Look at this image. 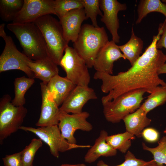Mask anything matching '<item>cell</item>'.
<instances>
[{"label":"cell","instance_id":"cell-1","mask_svg":"<svg viewBox=\"0 0 166 166\" xmlns=\"http://www.w3.org/2000/svg\"><path fill=\"white\" fill-rule=\"evenodd\" d=\"M158 37L154 36L144 52L127 71L113 75L96 71L93 78L101 81V89L105 93L102 105L126 93L144 89L150 93L157 86L166 85L157 73L166 61L165 55L158 49L156 44Z\"/></svg>","mask_w":166,"mask_h":166},{"label":"cell","instance_id":"cell-2","mask_svg":"<svg viewBox=\"0 0 166 166\" xmlns=\"http://www.w3.org/2000/svg\"><path fill=\"white\" fill-rule=\"evenodd\" d=\"M6 27L14 34L23 53L30 59L36 61L49 57L45 39L34 22H12L8 24Z\"/></svg>","mask_w":166,"mask_h":166},{"label":"cell","instance_id":"cell-3","mask_svg":"<svg viewBox=\"0 0 166 166\" xmlns=\"http://www.w3.org/2000/svg\"><path fill=\"white\" fill-rule=\"evenodd\" d=\"M109 41L103 27H96L85 24L82 26L78 37L73 43V48L88 68H91L97 55Z\"/></svg>","mask_w":166,"mask_h":166},{"label":"cell","instance_id":"cell-4","mask_svg":"<svg viewBox=\"0 0 166 166\" xmlns=\"http://www.w3.org/2000/svg\"><path fill=\"white\" fill-rule=\"evenodd\" d=\"M34 22L38 27L46 42L49 57L58 65L68 45L64 36L62 26L50 14L42 16Z\"/></svg>","mask_w":166,"mask_h":166},{"label":"cell","instance_id":"cell-5","mask_svg":"<svg viewBox=\"0 0 166 166\" xmlns=\"http://www.w3.org/2000/svg\"><path fill=\"white\" fill-rule=\"evenodd\" d=\"M146 93L144 89L132 91L103 105V113L106 120L113 123L120 122L140 106Z\"/></svg>","mask_w":166,"mask_h":166},{"label":"cell","instance_id":"cell-6","mask_svg":"<svg viewBox=\"0 0 166 166\" xmlns=\"http://www.w3.org/2000/svg\"><path fill=\"white\" fill-rule=\"evenodd\" d=\"M5 26L4 23L0 25V36L4 40L5 43L0 56V73L18 69L23 72L28 77L34 79V74L27 64L31 59L18 49L11 37L6 34Z\"/></svg>","mask_w":166,"mask_h":166},{"label":"cell","instance_id":"cell-7","mask_svg":"<svg viewBox=\"0 0 166 166\" xmlns=\"http://www.w3.org/2000/svg\"><path fill=\"white\" fill-rule=\"evenodd\" d=\"M10 96L4 95L0 101V143L16 132L21 126L27 113L24 106H16Z\"/></svg>","mask_w":166,"mask_h":166},{"label":"cell","instance_id":"cell-8","mask_svg":"<svg viewBox=\"0 0 166 166\" xmlns=\"http://www.w3.org/2000/svg\"><path fill=\"white\" fill-rule=\"evenodd\" d=\"M19 129L30 132L36 135L49 146L51 154L57 158L59 157L60 152H64L74 148L91 147L89 145H78L69 143L62 136L57 125L37 128L22 126Z\"/></svg>","mask_w":166,"mask_h":166},{"label":"cell","instance_id":"cell-9","mask_svg":"<svg viewBox=\"0 0 166 166\" xmlns=\"http://www.w3.org/2000/svg\"><path fill=\"white\" fill-rule=\"evenodd\" d=\"M64 52L59 65L65 72L66 77L76 85L88 86L90 77L84 60L73 48L68 45Z\"/></svg>","mask_w":166,"mask_h":166},{"label":"cell","instance_id":"cell-10","mask_svg":"<svg viewBox=\"0 0 166 166\" xmlns=\"http://www.w3.org/2000/svg\"><path fill=\"white\" fill-rule=\"evenodd\" d=\"M89 115L86 111L70 114L60 111L58 126L63 138L70 144H76L74 136L76 131L89 132L93 129L92 124L87 120Z\"/></svg>","mask_w":166,"mask_h":166},{"label":"cell","instance_id":"cell-11","mask_svg":"<svg viewBox=\"0 0 166 166\" xmlns=\"http://www.w3.org/2000/svg\"><path fill=\"white\" fill-rule=\"evenodd\" d=\"M55 0H24L23 7L12 22L23 23L34 22L43 16L57 15Z\"/></svg>","mask_w":166,"mask_h":166},{"label":"cell","instance_id":"cell-12","mask_svg":"<svg viewBox=\"0 0 166 166\" xmlns=\"http://www.w3.org/2000/svg\"><path fill=\"white\" fill-rule=\"evenodd\" d=\"M100 7L103 13L101 22L111 34L112 40L116 43H119L120 37L118 31L120 24L118 14L119 11L127 9L126 5L117 0H100Z\"/></svg>","mask_w":166,"mask_h":166},{"label":"cell","instance_id":"cell-13","mask_svg":"<svg viewBox=\"0 0 166 166\" xmlns=\"http://www.w3.org/2000/svg\"><path fill=\"white\" fill-rule=\"evenodd\" d=\"M97 98L93 89L88 86L76 85L61 105L60 110L68 113H80L88 101Z\"/></svg>","mask_w":166,"mask_h":166},{"label":"cell","instance_id":"cell-14","mask_svg":"<svg viewBox=\"0 0 166 166\" xmlns=\"http://www.w3.org/2000/svg\"><path fill=\"white\" fill-rule=\"evenodd\" d=\"M47 84L40 83L42 103L39 118L36 125L39 127L58 125L60 112L59 108L48 90Z\"/></svg>","mask_w":166,"mask_h":166},{"label":"cell","instance_id":"cell-15","mask_svg":"<svg viewBox=\"0 0 166 166\" xmlns=\"http://www.w3.org/2000/svg\"><path fill=\"white\" fill-rule=\"evenodd\" d=\"M124 57L113 40L109 41L100 50L96 57L93 66L96 71L113 75L114 62Z\"/></svg>","mask_w":166,"mask_h":166},{"label":"cell","instance_id":"cell-16","mask_svg":"<svg viewBox=\"0 0 166 166\" xmlns=\"http://www.w3.org/2000/svg\"><path fill=\"white\" fill-rule=\"evenodd\" d=\"M59 18L66 42L68 44L70 41L74 43L78 37L82 23L87 20L84 9L72 10Z\"/></svg>","mask_w":166,"mask_h":166},{"label":"cell","instance_id":"cell-17","mask_svg":"<svg viewBox=\"0 0 166 166\" xmlns=\"http://www.w3.org/2000/svg\"><path fill=\"white\" fill-rule=\"evenodd\" d=\"M27 64L34 73L35 78L39 79L46 84L59 73L58 65L49 57L36 61L30 60Z\"/></svg>","mask_w":166,"mask_h":166},{"label":"cell","instance_id":"cell-18","mask_svg":"<svg viewBox=\"0 0 166 166\" xmlns=\"http://www.w3.org/2000/svg\"><path fill=\"white\" fill-rule=\"evenodd\" d=\"M46 86L54 101L59 106L76 85L66 77H62L58 74L54 77Z\"/></svg>","mask_w":166,"mask_h":166},{"label":"cell","instance_id":"cell-19","mask_svg":"<svg viewBox=\"0 0 166 166\" xmlns=\"http://www.w3.org/2000/svg\"><path fill=\"white\" fill-rule=\"evenodd\" d=\"M108 132L105 130H101L98 137L96 140L93 145L90 147L84 157L85 161L90 164L94 162L101 156L111 157L115 156L117 150L106 140L108 136Z\"/></svg>","mask_w":166,"mask_h":166},{"label":"cell","instance_id":"cell-20","mask_svg":"<svg viewBox=\"0 0 166 166\" xmlns=\"http://www.w3.org/2000/svg\"><path fill=\"white\" fill-rule=\"evenodd\" d=\"M147 113L140 106L135 112L126 116L123 120L126 131L138 137H141L142 131L152 121L147 117Z\"/></svg>","mask_w":166,"mask_h":166},{"label":"cell","instance_id":"cell-21","mask_svg":"<svg viewBox=\"0 0 166 166\" xmlns=\"http://www.w3.org/2000/svg\"><path fill=\"white\" fill-rule=\"evenodd\" d=\"M118 46L125 60L128 59L132 66L140 56L143 49V42L135 34L132 27L129 40L125 44Z\"/></svg>","mask_w":166,"mask_h":166},{"label":"cell","instance_id":"cell-22","mask_svg":"<svg viewBox=\"0 0 166 166\" xmlns=\"http://www.w3.org/2000/svg\"><path fill=\"white\" fill-rule=\"evenodd\" d=\"M138 18L136 24H139L149 13L157 12L163 14L166 17V3L160 0H141L137 7Z\"/></svg>","mask_w":166,"mask_h":166},{"label":"cell","instance_id":"cell-23","mask_svg":"<svg viewBox=\"0 0 166 166\" xmlns=\"http://www.w3.org/2000/svg\"><path fill=\"white\" fill-rule=\"evenodd\" d=\"M34 78L25 76L17 77L14 81L15 97L12 100L13 104L16 106H22L26 103L25 94L34 84Z\"/></svg>","mask_w":166,"mask_h":166},{"label":"cell","instance_id":"cell-24","mask_svg":"<svg viewBox=\"0 0 166 166\" xmlns=\"http://www.w3.org/2000/svg\"><path fill=\"white\" fill-rule=\"evenodd\" d=\"M24 0H0V16L4 21H13L22 9Z\"/></svg>","mask_w":166,"mask_h":166},{"label":"cell","instance_id":"cell-25","mask_svg":"<svg viewBox=\"0 0 166 166\" xmlns=\"http://www.w3.org/2000/svg\"><path fill=\"white\" fill-rule=\"evenodd\" d=\"M166 102V85L156 87L141 106L147 113Z\"/></svg>","mask_w":166,"mask_h":166},{"label":"cell","instance_id":"cell-26","mask_svg":"<svg viewBox=\"0 0 166 166\" xmlns=\"http://www.w3.org/2000/svg\"><path fill=\"white\" fill-rule=\"evenodd\" d=\"M134 138V136L126 131L123 133L108 136L106 140L114 149L125 153L131 146V140Z\"/></svg>","mask_w":166,"mask_h":166},{"label":"cell","instance_id":"cell-27","mask_svg":"<svg viewBox=\"0 0 166 166\" xmlns=\"http://www.w3.org/2000/svg\"><path fill=\"white\" fill-rule=\"evenodd\" d=\"M143 149L150 152L153 160L158 166L166 165V136H164L158 142V145L155 148H150L142 143Z\"/></svg>","mask_w":166,"mask_h":166},{"label":"cell","instance_id":"cell-28","mask_svg":"<svg viewBox=\"0 0 166 166\" xmlns=\"http://www.w3.org/2000/svg\"><path fill=\"white\" fill-rule=\"evenodd\" d=\"M42 146V141L39 138H33L31 140L30 144L21 151L23 166H33L36 153Z\"/></svg>","mask_w":166,"mask_h":166},{"label":"cell","instance_id":"cell-29","mask_svg":"<svg viewBox=\"0 0 166 166\" xmlns=\"http://www.w3.org/2000/svg\"><path fill=\"white\" fill-rule=\"evenodd\" d=\"M81 1L86 19L90 18L92 25L96 27H99L97 17L98 15L102 17L103 14L100 7V0H81Z\"/></svg>","mask_w":166,"mask_h":166},{"label":"cell","instance_id":"cell-30","mask_svg":"<svg viewBox=\"0 0 166 166\" xmlns=\"http://www.w3.org/2000/svg\"><path fill=\"white\" fill-rule=\"evenodd\" d=\"M83 8L81 0H55V11L59 18L72 10Z\"/></svg>","mask_w":166,"mask_h":166},{"label":"cell","instance_id":"cell-31","mask_svg":"<svg viewBox=\"0 0 166 166\" xmlns=\"http://www.w3.org/2000/svg\"><path fill=\"white\" fill-rule=\"evenodd\" d=\"M124 161L121 164L115 166L109 165L102 160H99L97 166H149L155 161L153 159L149 161H145L137 158L130 151H128L124 156Z\"/></svg>","mask_w":166,"mask_h":166},{"label":"cell","instance_id":"cell-32","mask_svg":"<svg viewBox=\"0 0 166 166\" xmlns=\"http://www.w3.org/2000/svg\"><path fill=\"white\" fill-rule=\"evenodd\" d=\"M5 166H23L21 152L11 155H6L2 158Z\"/></svg>","mask_w":166,"mask_h":166},{"label":"cell","instance_id":"cell-33","mask_svg":"<svg viewBox=\"0 0 166 166\" xmlns=\"http://www.w3.org/2000/svg\"><path fill=\"white\" fill-rule=\"evenodd\" d=\"M141 137L148 142L154 143L159 140L160 134L155 128H145L143 130L141 134Z\"/></svg>","mask_w":166,"mask_h":166},{"label":"cell","instance_id":"cell-34","mask_svg":"<svg viewBox=\"0 0 166 166\" xmlns=\"http://www.w3.org/2000/svg\"><path fill=\"white\" fill-rule=\"evenodd\" d=\"M162 29V32L159 39L156 44L157 49L164 48L166 50V20L163 23L159 24V26ZM166 58V53L165 54Z\"/></svg>","mask_w":166,"mask_h":166},{"label":"cell","instance_id":"cell-35","mask_svg":"<svg viewBox=\"0 0 166 166\" xmlns=\"http://www.w3.org/2000/svg\"><path fill=\"white\" fill-rule=\"evenodd\" d=\"M157 73L159 75L166 73V63L164 64L159 68L157 71Z\"/></svg>","mask_w":166,"mask_h":166},{"label":"cell","instance_id":"cell-36","mask_svg":"<svg viewBox=\"0 0 166 166\" xmlns=\"http://www.w3.org/2000/svg\"><path fill=\"white\" fill-rule=\"evenodd\" d=\"M149 166H158L155 162L153 164H151Z\"/></svg>","mask_w":166,"mask_h":166},{"label":"cell","instance_id":"cell-37","mask_svg":"<svg viewBox=\"0 0 166 166\" xmlns=\"http://www.w3.org/2000/svg\"><path fill=\"white\" fill-rule=\"evenodd\" d=\"M162 2L164 3H166V0H162Z\"/></svg>","mask_w":166,"mask_h":166},{"label":"cell","instance_id":"cell-38","mask_svg":"<svg viewBox=\"0 0 166 166\" xmlns=\"http://www.w3.org/2000/svg\"><path fill=\"white\" fill-rule=\"evenodd\" d=\"M164 133L165 134V135L166 136V130H165L164 132Z\"/></svg>","mask_w":166,"mask_h":166},{"label":"cell","instance_id":"cell-39","mask_svg":"<svg viewBox=\"0 0 166 166\" xmlns=\"http://www.w3.org/2000/svg\"><path fill=\"white\" fill-rule=\"evenodd\" d=\"M162 166H166V165H162Z\"/></svg>","mask_w":166,"mask_h":166}]
</instances>
